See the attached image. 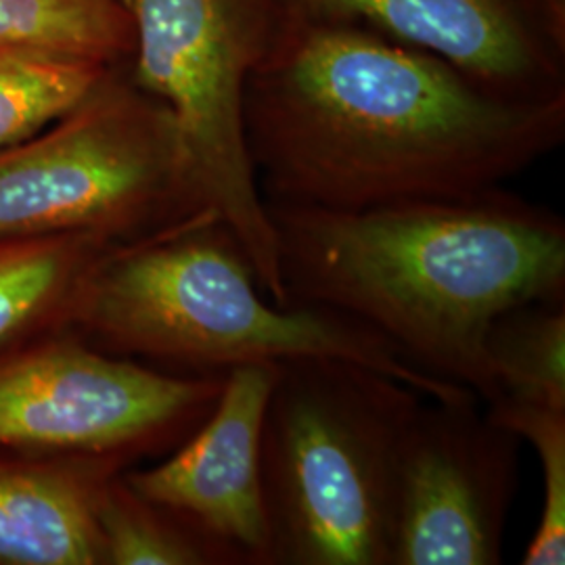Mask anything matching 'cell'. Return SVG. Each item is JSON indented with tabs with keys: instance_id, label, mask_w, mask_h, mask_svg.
I'll return each instance as SVG.
<instances>
[{
	"instance_id": "13",
	"label": "cell",
	"mask_w": 565,
	"mask_h": 565,
	"mask_svg": "<svg viewBox=\"0 0 565 565\" xmlns=\"http://www.w3.org/2000/svg\"><path fill=\"white\" fill-rule=\"evenodd\" d=\"M0 51L128 65L135 23L124 0H0Z\"/></svg>"
},
{
	"instance_id": "2",
	"label": "cell",
	"mask_w": 565,
	"mask_h": 565,
	"mask_svg": "<svg viewBox=\"0 0 565 565\" xmlns=\"http://www.w3.org/2000/svg\"><path fill=\"white\" fill-rule=\"evenodd\" d=\"M266 207L285 306L342 312L486 404L501 396L486 354L492 321L565 300L564 218L505 186L363 212Z\"/></svg>"
},
{
	"instance_id": "6",
	"label": "cell",
	"mask_w": 565,
	"mask_h": 565,
	"mask_svg": "<svg viewBox=\"0 0 565 565\" xmlns=\"http://www.w3.org/2000/svg\"><path fill=\"white\" fill-rule=\"evenodd\" d=\"M132 82L177 121L203 202L242 245L266 298L285 306L277 239L245 137V84L277 39L282 0H124Z\"/></svg>"
},
{
	"instance_id": "14",
	"label": "cell",
	"mask_w": 565,
	"mask_h": 565,
	"mask_svg": "<svg viewBox=\"0 0 565 565\" xmlns=\"http://www.w3.org/2000/svg\"><path fill=\"white\" fill-rule=\"evenodd\" d=\"M103 565H243L228 546L142 499L116 473L97 503Z\"/></svg>"
},
{
	"instance_id": "1",
	"label": "cell",
	"mask_w": 565,
	"mask_h": 565,
	"mask_svg": "<svg viewBox=\"0 0 565 565\" xmlns=\"http://www.w3.org/2000/svg\"><path fill=\"white\" fill-rule=\"evenodd\" d=\"M264 202L335 212L505 186L565 141V97L513 102L448 61L285 7L245 84Z\"/></svg>"
},
{
	"instance_id": "17",
	"label": "cell",
	"mask_w": 565,
	"mask_h": 565,
	"mask_svg": "<svg viewBox=\"0 0 565 565\" xmlns=\"http://www.w3.org/2000/svg\"><path fill=\"white\" fill-rule=\"evenodd\" d=\"M492 422L534 448L543 476V509L522 564H565V411L499 398L486 404Z\"/></svg>"
},
{
	"instance_id": "12",
	"label": "cell",
	"mask_w": 565,
	"mask_h": 565,
	"mask_svg": "<svg viewBox=\"0 0 565 565\" xmlns=\"http://www.w3.org/2000/svg\"><path fill=\"white\" fill-rule=\"evenodd\" d=\"M118 245L88 233L0 235V352L70 331L84 285Z\"/></svg>"
},
{
	"instance_id": "15",
	"label": "cell",
	"mask_w": 565,
	"mask_h": 565,
	"mask_svg": "<svg viewBox=\"0 0 565 565\" xmlns=\"http://www.w3.org/2000/svg\"><path fill=\"white\" fill-rule=\"evenodd\" d=\"M486 354L499 398L565 411V300L499 315L486 333Z\"/></svg>"
},
{
	"instance_id": "9",
	"label": "cell",
	"mask_w": 565,
	"mask_h": 565,
	"mask_svg": "<svg viewBox=\"0 0 565 565\" xmlns=\"http://www.w3.org/2000/svg\"><path fill=\"white\" fill-rule=\"evenodd\" d=\"M303 18L345 21L448 61L513 102L565 97V25L545 0H282Z\"/></svg>"
},
{
	"instance_id": "3",
	"label": "cell",
	"mask_w": 565,
	"mask_h": 565,
	"mask_svg": "<svg viewBox=\"0 0 565 565\" xmlns=\"http://www.w3.org/2000/svg\"><path fill=\"white\" fill-rule=\"evenodd\" d=\"M216 212L121 243L82 289L70 331L116 356L226 375L242 364L327 356L363 364L431 401L476 396L413 366L369 327L323 306L264 298Z\"/></svg>"
},
{
	"instance_id": "8",
	"label": "cell",
	"mask_w": 565,
	"mask_h": 565,
	"mask_svg": "<svg viewBox=\"0 0 565 565\" xmlns=\"http://www.w3.org/2000/svg\"><path fill=\"white\" fill-rule=\"evenodd\" d=\"M480 398H424L404 434L392 565H497L522 440Z\"/></svg>"
},
{
	"instance_id": "10",
	"label": "cell",
	"mask_w": 565,
	"mask_h": 565,
	"mask_svg": "<svg viewBox=\"0 0 565 565\" xmlns=\"http://www.w3.org/2000/svg\"><path fill=\"white\" fill-rule=\"evenodd\" d=\"M275 375L277 363L231 369L212 413L170 459L124 471L142 499L233 548L243 565H268L260 431Z\"/></svg>"
},
{
	"instance_id": "4",
	"label": "cell",
	"mask_w": 565,
	"mask_h": 565,
	"mask_svg": "<svg viewBox=\"0 0 565 565\" xmlns=\"http://www.w3.org/2000/svg\"><path fill=\"white\" fill-rule=\"evenodd\" d=\"M424 398L363 364L277 363L260 431L268 565H392L401 448Z\"/></svg>"
},
{
	"instance_id": "7",
	"label": "cell",
	"mask_w": 565,
	"mask_h": 565,
	"mask_svg": "<svg viewBox=\"0 0 565 565\" xmlns=\"http://www.w3.org/2000/svg\"><path fill=\"white\" fill-rule=\"evenodd\" d=\"M224 375H172L72 331L0 352V452L135 463L184 443Z\"/></svg>"
},
{
	"instance_id": "11",
	"label": "cell",
	"mask_w": 565,
	"mask_h": 565,
	"mask_svg": "<svg viewBox=\"0 0 565 565\" xmlns=\"http://www.w3.org/2000/svg\"><path fill=\"white\" fill-rule=\"evenodd\" d=\"M126 467L0 452V565H103L97 503Z\"/></svg>"
},
{
	"instance_id": "5",
	"label": "cell",
	"mask_w": 565,
	"mask_h": 565,
	"mask_svg": "<svg viewBox=\"0 0 565 565\" xmlns=\"http://www.w3.org/2000/svg\"><path fill=\"white\" fill-rule=\"evenodd\" d=\"M205 210L177 121L128 65L107 70L60 120L0 151V235L130 243Z\"/></svg>"
},
{
	"instance_id": "16",
	"label": "cell",
	"mask_w": 565,
	"mask_h": 565,
	"mask_svg": "<svg viewBox=\"0 0 565 565\" xmlns=\"http://www.w3.org/2000/svg\"><path fill=\"white\" fill-rule=\"evenodd\" d=\"M107 70L111 67L51 53L0 51V151L60 120Z\"/></svg>"
}]
</instances>
